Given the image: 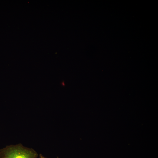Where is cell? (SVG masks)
<instances>
[{"instance_id":"6da1fadb","label":"cell","mask_w":158,"mask_h":158,"mask_svg":"<svg viewBox=\"0 0 158 158\" xmlns=\"http://www.w3.org/2000/svg\"><path fill=\"white\" fill-rule=\"evenodd\" d=\"M38 156L34 149L21 143L7 145L0 150V158H37Z\"/></svg>"},{"instance_id":"7a4b0ae2","label":"cell","mask_w":158,"mask_h":158,"mask_svg":"<svg viewBox=\"0 0 158 158\" xmlns=\"http://www.w3.org/2000/svg\"><path fill=\"white\" fill-rule=\"evenodd\" d=\"M38 157V158H47V157H45L43 155H42V154H39Z\"/></svg>"}]
</instances>
